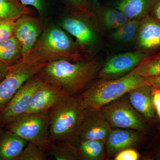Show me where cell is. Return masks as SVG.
Segmentation results:
<instances>
[{
  "label": "cell",
  "instance_id": "6da1fadb",
  "mask_svg": "<svg viewBox=\"0 0 160 160\" xmlns=\"http://www.w3.org/2000/svg\"><path fill=\"white\" fill-rule=\"evenodd\" d=\"M73 62L61 60L47 63L38 74L46 82L78 96L94 79L99 65L93 61Z\"/></svg>",
  "mask_w": 160,
  "mask_h": 160
},
{
  "label": "cell",
  "instance_id": "7a4b0ae2",
  "mask_svg": "<svg viewBox=\"0 0 160 160\" xmlns=\"http://www.w3.org/2000/svg\"><path fill=\"white\" fill-rule=\"evenodd\" d=\"M87 111L77 96L65 93L48 112L49 143L78 140V132Z\"/></svg>",
  "mask_w": 160,
  "mask_h": 160
},
{
  "label": "cell",
  "instance_id": "3957f363",
  "mask_svg": "<svg viewBox=\"0 0 160 160\" xmlns=\"http://www.w3.org/2000/svg\"><path fill=\"white\" fill-rule=\"evenodd\" d=\"M61 60L77 62L81 61V55L76 44L66 32L51 27L41 35L33 48L20 61L49 63Z\"/></svg>",
  "mask_w": 160,
  "mask_h": 160
},
{
  "label": "cell",
  "instance_id": "277c9868",
  "mask_svg": "<svg viewBox=\"0 0 160 160\" xmlns=\"http://www.w3.org/2000/svg\"><path fill=\"white\" fill-rule=\"evenodd\" d=\"M146 80L133 69L117 79L103 80L90 85L78 98L87 110L100 109L133 89L145 85Z\"/></svg>",
  "mask_w": 160,
  "mask_h": 160
},
{
  "label": "cell",
  "instance_id": "5b68a950",
  "mask_svg": "<svg viewBox=\"0 0 160 160\" xmlns=\"http://www.w3.org/2000/svg\"><path fill=\"white\" fill-rule=\"evenodd\" d=\"M7 130L26 141L47 149L49 144L48 112L25 113L6 126Z\"/></svg>",
  "mask_w": 160,
  "mask_h": 160
},
{
  "label": "cell",
  "instance_id": "8992f818",
  "mask_svg": "<svg viewBox=\"0 0 160 160\" xmlns=\"http://www.w3.org/2000/svg\"><path fill=\"white\" fill-rule=\"evenodd\" d=\"M47 63H29L20 61L10 66L0 82V112L6 108L23 84L38 74Z\"/></svg>",
  "mask_w": 160,
  "mask_h": 160
},
{
  "label": "cell",
  "instance_id": "52a82bcc",
  "mask_svg": "<svg viewBox=\"0 0 160 160\" xmlns=\"http://www.w3.org/2000/svg\"><path fill=\"white\" fill-rule=\"evenodd\" d=\"M45 82L38 74L24 83L0 114L2 128L16 118L25 114L29 109L32 95L36 90Z\"/></svg>",
  "mask_w": 160,
  "mask_h": 160
},
{
  "label": "cell",
  "instance_id": "ba28073f",
  "mask_svg": "<svg viewBox=\"0 0 160 160\" xmlns=\"http://www.w3.org/2000/svg\"><path fill=\"white\" fill-rule=\"evenodd\" d=\"M104 117L111 127L133 129L138 131L146 130V126L132 109L130 104L124 99H118L102 111Z\"/></svg>",
  "mask_w": 160,
  "mask_h": 160
},
{
  "label": "cell",
  "instance_id": "9c48e42d",
  "mask_svg": "<svg viewBox=\"0 0 160 160\" xmlns=\"http://www.w3.org/2000/svg\"><path fill=\"white\" fill-rule=\"evenodd\" d=\"M145 52L134 51L115 55L110 58L100 72L103 78L110 79L133 70L148 58Z\"/></svg>",
  "mask_w": 160,
  "mask_h": 160
},
{
  "label": "cell",
  "instance_id": "30bf717a",
  "mask_svg": "<svg viewBox=\"0 0 160 160\" xmlns=\"http://www.w3.org/2000/svg\"><path fill=\"white\" fill-rule=\"evenodd\" d=\"M111 128L100 109L87 110L78 132L79 142L93 139L105 142L111 131Z\"/></svg>",
  "mask_w": 160,
  "mask_h": 160
},
{
  "label": "cell",
  "instance_id": "8fae6325",
  "mask_svg": "<svg viewBox=\"0 0 160 160\" xmlns=\"http://www.w3.org/2000/svg\"><path fill=\"white\" fill-rule=\"evenodd\" d=\"M42 22L29 15L23 16L15 21L14 35L22 47V58L37 42L42 30Z\"/></svg>",
  "mask_w": 160,
  "mask_h": 160
},
{
  "label": "cell",
  "instance_id": "7c38bea8",
  "mask_svg": "<svg viewBox=\"0 0 160 160\" xmlns=\"http://www.w3.org/2000/svg\"><path fill=\"white\" fill-rule=\"evenodd\" d=\"M65 93L60 87L45 82L33 93L26 113L48 112Z\"/></svg>",
  "mask_w": 160,
  "mask_h": 160
},
{
  "label": "cell",
  "instance_id": "4fadbf2b",
  "mask_svg": "<svg viewBox=\"0 0 160 160\" xmlns=\"http://www.w3.org/2000/svg\"><path fill=\"white\" fill-rule=\"evenodd\" d=\"M138 44L144 51H152L160 47V22L146 16L141 21L138 33Z\"/></svg>",
  "mask_w": 160,
  "mask_h": 160
},
{
  "label": "cell",
  "instance_id": "5bb4252c",
  "mask_svg": "<svg viewBox=\"0 0 160 160\" xmlns=\"http://www.w3.org/2000/svg\"><path fill=\"white\" fill-rule=\"evenodd\" d=\"M61 26L76 39L79 45L84 47L92 46L96 42L94 30L88 23L79 18L69 17L61 22Z\"/></svg>",
  "mask_w": 160,
  "mask_h": 160
},
{
  "label": "cell",
  "instance_id": "9a60e30c",
  "mask_svg": "<svg viewBox=\"0 0 160 160\" xmlns=\"http://www.w3.org/2000/svg\"><path fill=\"white\" fill-rule=\"evenodd\" d=\"M128 93L130 104L135 109L148 119L154 117L156 109L151 86L145 84L133 89Z\"/></svg>",
  "mask_w": 160,
  "mask_h": 160
},
{
  "label": "cell",
  "instance_id": "2e32d148",
  "mask_svg": "<svg viewBox=\"0 0 160 160\" xmlns=\"http://www.w3.org/2000/svg\"><path fill=\"white\" fill-rule=\"evenodd\" d=\"M26 141L9 130L0 138V160H18L27 144Z\"/></svg>",
  "mask_w": 160,
  "mask_h": 160
},
{
  "label": "cell",
  "instance_id": "e0dca14e",
  "mask_svg": "<svg viewBox=\"0 0 160 160\" xmlns=\"http://www.w3.org/2000/svg\"><path fill=\"white\" fill-rule=\"evenodd\" d=\"M139 138L137 132L131 130L119 129L111 130L106 140L107 150L110 154L122 151L137 143Z\"/></svg>",
  "mask_w": 160,
  "mask_h": 160
},
{
  "label": "cell",
  "instance_id": "ac0fdd59",
  "mask_svg": "<svg viewBox=\"0 0 160 160\" xmlns=\"http://www.w3.org/2000/svg\"><path fill=\"white\" fill-rule=\"evenodd\" d=\"M151 2V0H120L115 7L129 20L140 19L146 16Z\"/></svg>",
  "mask_w": 160,
  "mask_h": 160
},
{
  "label": "cell",
  "instance_id": "d6986e66",
  "mask_svg": "<svg viewBox=\"0 0 160 160\" xmlns=\"http://www.w3.org/2000/svg\"><path fill=\"white\" fill-rule=\"evenodd\" d=\"M21 44L14 35L0 42V61L10 67L22 59Z\"/></svg>",
  "mask_w": 160,
  "mask_h": 160
},
{
  "label": "cell",
  "instance_id": "ffe728a7",
  "mask_svg": "<svg viewBox=\"0 0 160 160\" xmlns=\"http://www.w3.org/2000/svg\"><path fill=\"white\" fill-rule=\"evenodd\" d=\"M32 13L31 9L18 0H0V20L16 21Z\"/></svg>",
  "mask_w": 160,
  "mask_h": 160
},
{
  "label": "cell",
  "instance_id": "44dd1931",
  "mask_svg": "<svg viewBox=\"0 0 160 160\" xmlns=\"http://www.w3.org/2000/svg\"><path fill=\"white\" fill-rule=\"evenodd\" d=\"M104 143L105 142L98 140L79 141L76 147L79 159L86 160L100 159L104 152Z\"/></svg>",
  "mask_w": 160,
  "mask_h": 160
},
{
  "label": "cell",
  "instance_id": "7402d4cb",
  "mask_svg": "<svg viewBox=\"0 0 160 160\" xmlns=\"http://www.w3.org/2000/svg\"><path fill=\"white\" fill-rule=\"evenodd\" d=\"M47 149L57 160L79 159L77 148L72 143L65 141L49 143Z\"/></svg>",
  "mask_w": 160,
  "mask_h": 160
},
{
  "label": "cell",
  "instance_id": "603a6c76",
  "mask_svg": "<svg viewBox=\"0 0 160 160\" xmlns=\"http://www.w3.org/2000/svg\"><path fill=\"white\" fill-rule=\"evenodd\" d=\"M141 21L129 20L128 22L115 29L112 34L115 41L121 43H128L132 41L138 35Z\"/></svg>",
  "mask_w": 160,
  "mask_h": 160
},
{
  "label": "cell",
  "instance_id": "cb8c5ba5",
  "mask_svg": "<svg viewBox=\"0 0 160 160\" xmlns=\"http://www.w3.org/2000/svg\"><path fill=\"white\" fill-rule=\"evenodd\" d=\"M133 70L146 78L160 77V57L150 59L147 58Z\"/></svg>",
  "mask_w": 160,
  "mask_h": 160
},
{
  "label": "cell",
  "instance_id": "d4e9b609",
  "mask_svg": "<svg viewBox=\"0 0 160 160\" xmlns=\"http://www.w3.org/2000/svg\"><path fill=\"white\" fill-rule=\"evenodd\" d=\"M102 22L104 26L110 30H115L127 22L129 19L122 12L117 9H106L103 12Z\"/></svg>",
  "mask_w": 160,
  "mask_h": 160
},
{
  "label": "cell",
  "instance_id": "484cf974",
  "mask_svg": "<svg viewBox=\"0 0 160 160\" xmlns=\"http://www.w3.org/2000/svg\"><path fill=\"white\" fill-rule=\"evenodd\" d=\"M46 149L31 142L27 143L18 160L46 159Z\"/></svg>",
  "mask_w": 160,
  "mask_h": 160
},
{
  "label": "cell",
  "instance_id": "4316f807",
  "mask_svg": "<svg viewBox=\"0 0 160 160\" xmlns=\"http://www.w3.org/2000/svg\"><path fill=\"white\" fill-rule=\"evenodd\" d=\"M15 21L0 20V42L14 35Z\"/></svg>",
  "mask_w": 160,
  "mask_h": 160
},
{
  "label": "cell",
  "instance_id": "83f0119b",
  "mask_svg": "<svg viewBox=\"0 0 160 160\" xmlns=\"http://www.w3.org/2000/svg\"><path fill=\"white\" fill-rule=\"evenodd\" d=\"M139 155L133 149H124L120 152L116 157V160H137L138 159Z\"/></svg>",
  "mask_w": 160,
  "mask_h": 160
},
{
  "label": "cell",
  "instance_id": "f1b7e54d",
  "mask_svg": "<svg viewBox=\"0 0 160 160\" xmlns=\"http://www.w3.org/2000/svg\"><path fill=\"white\" fill-rule=\"evenodd\" d=\"M23 5L31 6L40 14H43L45 9V0H18Z\"/></svg>",
  "mask_w": 160,
  "mask_h": 160
},
{
  "label": "cell",
  "instance_id": "f546056e",
  "mask_svg": "<svg viewBox=\"0 0 160 160\" xmlns=\"http://www.w3.org/2000/svg\"><path fill=\"white\" fill-rule=\"evenodd\" d=\"M74 9L82 13H88V10L86 7L85 0H66Z\"/></svg>",
  "mask_w": 160,
  "mask_h": 160
},
{
  "label": "cell",
  "instance_id": "4dcf8cb0",
  "mask_svg": "<svg viewBox=\"0 0 160 160\" xmlns=\"http://www.w3.org/2000/svg\"><path fill=\"white\" fill-rule=\"evenodd\" d=\"M145 83L152 88L160 89V77L146 78Z\"/></svg>",
  "mask_w": 160,
  "mask_h": 160
},
{
  "label": "cell",
  "instance_id": "1f68e13d",
  "mask_svg": "<svg viewBox=\"0 0 160 160\" xmlns=\"http://www.w3.org/2000/svg\"><path fill=\"white\" fill-rule=\"evenodd\" d=\"M9 67H10L0 61V82L4 79L8 73Z\"/></svg>",
  "mask_w": 160,
  "mask_h": 160
},
{
  "label": "cell",
  "instance_id": "d6a6232c",
  "mask_svg": "<svg viewBox=\"0 0 160 160\" xmlns=\"http://www.w3.org/2000/svg\"><path fill=\"white\" fill-rule=\"evenodd\" d=\"M153 13L156 20L160 22V0L157 2L153 6Z\"/></svg>",
  "mask_w": 160,
  "mask_h": 160
},
{
  "label": "cell",
  "instance_id": "836d02e7",
  "mask_svg": "<svg viewBox=\"0 0 160 160\" xmlns=\"http://www.w3.org/2000/svg\"><path fill=\"white\" fill-rule=\"evenodd\" d=\"M0 114H1V112H0ZM2 126H1V118H0V138L1 137V136H2Z\"/></svg>",
  "mask_w": 160,
  "mask_h": 160
},
{
  "label": "cell",
  "instance_id": "e575fe53",
  "mask_svg": "<svg viewBox=\"0 0 160 160\" xmlns=\"http://www.w3.org/2000/svg\"><path fill=\"white\" fill-rule=\"evenodd\" d=\"M157 157L158 158H160V147L158 151Z\"/></svg>",
  "mask_w": 160,
  "mask_h": 160
},
{
  "label": "cell",
  "instance_id": "d590c367",
  "mask_svg": "<svg viewBox=\"0 0 160 160\" xmlns=\"http://www.w3.org/2000/svg\"><path fill=\"white\" fill-rule=\"evenodd\" d=\"M157 114L159 118H160V110H157Z\"/></svg>",
  "mask_w": 160,
  "mask_h": 160
},
{
  "label": "cell",
  "instance_id": "8d00e7d4",
  "mask_svg": "<svg viewBox=\"0 0 160 160\" xmlns=\"http://www.w3.org/2000/svg\"><path fill=\"white\" fill-rule=\"evenodd\" d=\"M93 1H95V2H97L98 0H93Z\"/></svg>",
  "mask_w": 160,
  "mask_h": 160
}]
</instances>
